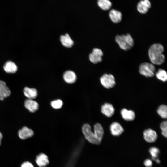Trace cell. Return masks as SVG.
<instances>
[{"label":"cell","instance_id":"cell-1","mask_svg":"<svg viewBox=\"0 0 167 167\" xmlns=\"http://www.w3.org/2000/svg\"><path fill=\"white\" fill-rule=\"evenodd\" d=\"M82 131L86 139L91 143L98 145L101 143L104 132L100 124L97 123L94 125L93 132L89 124H84L82 127Z\"/></svg>","mask_w":167,"mask_h":167},{"label":"cell","instance_id":"cell-2","mask_svg":"<svg viewBox=\"0 0 167 167\" xmlns=\"http://www.w3.org/2000/svg\"><path fill=\"white\" fill-rule=\"evenodd\" d=\"M164 50L163 46L160 44H154L150 46L148 50V54L152 64L160 65L164 62L165 57L163 54Z\"/></svg>","mask_w":167,"mask_h":167},{"label":"cell","instance_id":"cell-3","mask_svg":"<svg viewBox=\"0 0 167 167\" xmlns=\"http://www.w3.org/2000/svg\"><path fill=\"white\" fill-rule=\"evenodd\" d=\"M115 40L119 47L125 51L130 49L134 46V40L129 33L126 35H118L116 36Z\"/></svg>","mask_w":167,"mask_h":167},{"label":"cell","instance_id":"cell-4","mask_svg":"<svg viewBox=\"0 0 167 167\" xmlns=\"http://www.w3.org/2000/svg\"><path fill=\"white\" fill-rule=\"evenodd\" d=\"M139 71L146 77H152L154 75L155 67L152 63L144 62L140 65Z\"/></svg>","mask_w":167,"mask_h":167},{"label":"cell","instance_id":"cell-5","mask_svg":"<svg viewBox=\"0 0 167 167\" xmlns=\"http://www.w3.org/2000/svg\"><path fill=\"white\" fill-rule=\"evenodd\" d=\"M100 80L101 84L107 89L113 88L116 84L115 78L111 74H104L100 78Z\"/></svg>","mask_w":167,"mask_h":167},{"label":"cell","instance_id":"cell-6","mask_svg":"<svg viewBox=\"0 0 167 167\" xmlns=\"http://www.w3.org/2000/svg\"><path fill=\"white\" fill-rule=\"evenodd\" d=\"M103 52L100 49L98 48L93 49L92 53L89 55L90 61L94 64H96L102 61Z\"/></svg>","mask_w":167,"mask_h":167},{"label":"cell","instance_id":"cell-7","mask_svg":"<svg viewBox=\"0 0 167 167\" xmlns=\"http://www.w3.org/2000/svg\"><path fill=\"white\" fill-rule=\"evenodd\" d=\"M143 137L145 140L148 143L155 142L157 138L156 132L151 129L145 130L143 132Z\"/></svg>","mask_w":167,"mask_h":167},{"label":"cell","instance_id":"cell-8","mask_svg":"<svg viewBox=\"0 0 167 167\" xmlns=\"http://www.w3.org/2000/svg\"><path fill=\"white\" fill-rule=\"evenodd\" d=\"M11 93L10 90L6 82L0 80V100H3L5 98L9 97Z\"/></svg>","mask_w":167,"mask_h":167},{"label":"cell","instance_id":"cell-9","mask_svg":"<svg viewBox=\"0 0 167 167\" xmlns=\"http://www.w3.org/2000/svg\"><path fill=\"white\" fill-rule=\"evenodd\" d=\"M24 105L25 108L31 113L36 112L39 108L38 104L33 99H26L24 101Z\"/></svg>","mask_w":167,"mask_h":167},{"label":"cell","instance_id":"cell-10","mask_svg":"<svg viewBox=\"0 0 167 167\" xmlns=\"http://www.w3.org/2000/svg\"><path fill=\"white\" fill-rule=\"evenodd\" d=\"M151 6V3L149 0H141L137 4V9L140 13L145 14Z\"/></svg>","mask_w":167,"mask_h":167},{"label":"cell","instance_id":"cell-11","mask_svg":"<svg viewBox=\"0 0 167 167\" xmlns=\"http://www.w3.org/2000/svg\"><path fill=\"white\" fill-rule=\"evenodd\" d=\"M34 132L32 130L27 127L24 126L19 130L18 134L19 138L24 140L32 137L34 135Z\"/></svg>","mask_w":167,"mask_h":167},{"label":"cell","instance_id":"cell-12","mask_svg":"<svg viewBox=\"0 0 167 167\" xmlns=\"http://www.w3.org/2000/svg\"><path fill=\"white\" fill-rule=\"evenodd\" d=\"M101 112L103 114L109 117L114 114L115 109L112 104L105 103L101 106Z\"/></svg>","mask_w":167,"mask_h":167},{"label":"cell","instance_id":"cell-13","mask_svg":"<svg viewBox=\"0 0 167 167\" xmlns=\"http://www.w3.org/2000/svg\"><path fill=\"white\" fill-rule=\"evenodd\" d=\"M110 130L112 135L118 136L124 131V129L121 125L118 122H113L110 126Z\"/></svg>","mask_w":167,"mask_h":167},{"label":"cell","instance_id":"cell-14","mask_svg":"<svg viewBox=\"0 0 167 167\" xmlns=\"http://www.w3.org/2000/svg\"><path fill=\"white\" fill-rule=\"evenodd\" d=\"M36 162L39 167H45L49 163L48 156L43 153H40L36 156Z\"/></svg>","mask_w":167,"mask_h":167},{"label":"cell","instance_id":"cell-15","mask_svg":"<svg viewBox=\"0 0 167 167\" xmlns=\"http://www.w3.org/2000/svg\"><path fill=\"white\" fill-rule=\"evenodd\" d=\"M63 78L66 83L71 84L76 81L77 77L74 71L71 70H68L64 73Z\"/></svg>","mask_w":167,"mask_h":167},{"label":"cell","instance_id":"cell-16","mask_svg":"<svg viewBox=\"0 0 167 167\" xmlns=\"http://www.w3.org/2000/svg\"><path fill=\"white\" fill-rule=\"evenodd\" d=\"M23 92L25 96L28 99H34L38 95L37 91L36 89L27 87H25L24 88Z\"/></svg>","mask_w":167,"mask_h":167},{"label":"cell","instance_id":"cell-17","mask_svg":"<svg viewBox=\"0 0 167 167\" xmlns=\"http://www.w3.org/2000/svg\"><path fill=\"white\" fill-rule=\"evenodd\" d=\"M109 16L111 20L114 23L120 22L122 20V15L121 13L116 10H111L109 13Z\"/></svg>","mask_w":167,"mask_h":167},{"label":"cell","instance_id":"cell-18","mask_svg":"<svg viewBox=\"0 0 167 167\" xmlns=\"http://www.w3.org/2000/svg\"><path fill=\"white\" fill-rule=\"evenodd\" d=\"M3 69L7 73H15L17 71L18 67L13 62L8 61L4 64Z\"/></svg>","mask_w":167,"mask_h":167},{"label":"cell","instance_id":"cell-19","mask_svg":"<svg viewBox=\"0 0 167 167\" xmlns=\"http://www.w3.org/2000/svg\"><path fill=\"white\" fill-rule=\"evenodd\" d=\"M121 114L123 119L127 121H132L135 118V114L133 111L125 108L121 110Z\"/></svg>","mask_w":167,"mask_h":167},{"label":"cell","instance_id":"cell-20","mask_svg":"<svg viewBox=\"0 0 167 167\" xmlns=\"http://www.w3.org/2000/svg\"><path fill=\"white\" fill-rule=\"evenodd\" d=\"M60 40L63 46L67 48L71 47L74 44L73 40L67 33L61 35L60 37Z\"/></svg>","mask_w":167,"mask_h":167},{"label":"cell","instance_id":"cell-21","mask_svg":"<svg viewBox=\"0 0 167 167\" xmlns=\"http://www.w3.org/2000/svg\"><path fill=\"white\" fill-rule=\"evenodd\" d=\"M97 4L99 6L104 10H107L111 7L112 4L109 0H98Z\"/></svg>","mask_w":167,"mask_h":167},{"label":"cell","instance_id":"cell-22","mask_svg":"<svg viewBox=\"0 0 167 167\" xmlns=\"http://www.w3.org/2000/svg\"><path fill=\"white\" fill-rule=\"evenodd\" d=\"M158 114L162 118L166 119L167 117V107L165 105H161L157 110Z\"/></svg>","mask_w":167,"mask_h":167},{"label":"cell","instance_id":"cell-23","mask_svg":"<svg viewBox=\"0 0 167 167\" xmlns=\"http://www.w3.org/2000/svg\"><path fill=\"white\" fill-rule=\"evenodd\" d=\"M156 75L157 78L160 80L165 82L167 80V73L164 70L159 69Z\"/></svg>","mask_w":167,"mask_h":167},{"label":"cell","instance_id":"cell-24","mask_svg":"<svg viewBox=\"0 0 167 167\" xmlns=\"http://www.w3.org/2000/svg\"><path fill=\"white\" fill-rule=\"evenodd\" d=\"M149 151L153 160L157 158L159 153V149L156 147H152L149 149Z\"/></svg>","mask_w":167,"mask_h":167},{"label":"cell","instance_id":"cell-25","mask_svg":"<svg viewBox=\"0 0 167 167\" xmlns=\"http://www.w3.org/2000/svg\"><path fill=\"white\" fill-rule=\"evenodd\" d=\"M51 105L53 108L55 109H59L62 106L63 102L60 99L56 100L51 101Z\"/></svg>","mask_w":167,"mask_h":167},{"label":"cell","instance_id":"cell-26","mask_svg":"<svg viewBox=\"0 0 167 167\" xmlns=\"http://www.w3.org/2000/svg\"><path fill=\"white\" fill-rule=\"evenodd\" d=\"M160 127L162 131V134L165 138L167 136V122L164 121L160 124Z\"/></svg>","mask_w":167,"mask_h":167},{"label":"cell","instance_id":"cell-27","mask_svg":"<svg viewBox=\"0 0 167 167\" xmlns=\"http://www.w3.org/2000/svg\"><path fill=\"white\" fill-rule=\"evenodd\" d=\"M144 164L146 167H151L152 165V162L150 159L145 160L144 161Z\"/></svg>","mask_w":167,"mask_h":167},{"label":"cell","instance_id":"cell-28","mask_svg":"<svg viewBox=\"0 0 167 167\" xmlns=\"http://www.w3.org/2000/svg\"><path fill=\"white\" fill-rule=\"evenodd\" d=\"M21 167H34L32 163L29 161L23 162L21 165Z\"/></svg>","mask_w":167,"mask_h":167},{"label":"cell","instance_id":"cell-29","mask_svg":"<svg viewBox=\"0 0 167 167\" xmlns=\"http://www.w3.org/2000/svg\"><path fill=\"white\" fill-rule=\"evenodd\" d=\"M3 136L2 133L0 132V145L1 144V142L2 138Z\"/></svg>","mask_w":167,"mask_h":167},{"label":"cell","instance_id":"cell-30","mask_svg":"<svg viewBox=\"0 0 167 167\" xmlns=\"http://www.w3.org/2000/svg\"><path fill=\"white\" fill-rule=\"evenodd\" d=\"M155 160V161L157 163H159L160 162V161L158 159L156 158Z\"/></svg>","mask_w":167,"mask_h":167}]
</instances>
